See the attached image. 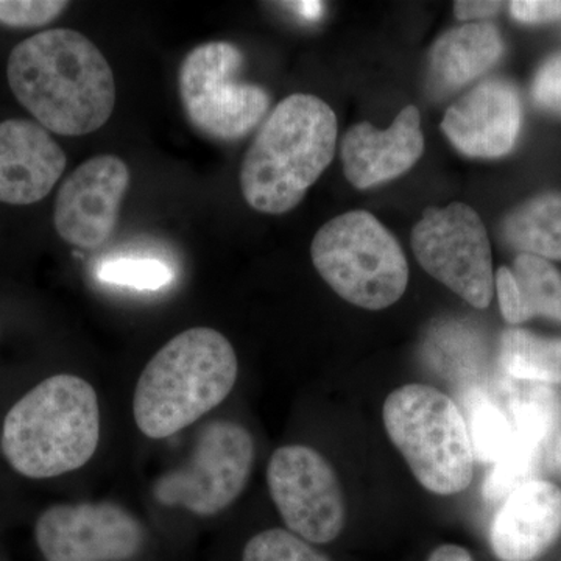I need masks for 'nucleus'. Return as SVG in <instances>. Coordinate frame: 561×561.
I'll return each mask as SVG.
<instances>
[{"mask_svg":"<svg viewBox=\"0 0 561 561\" xmlns=\"http://www.w3.org/2000/svg\"><path fill=\"white\" fill-rule=\"evenodd\" d=\"M60 0H0V24L14 28H35L49 24L68 9Z\"/></svg>","mask_w":561,"mask_h":561,"instance_id":"a878e982","label":"nucleus"},{"mask_svg":"<svg viewBox=\"0 0 561 561\" xmlns=\"http://www.w3.org/2000/svg\"><path fill=\"white\" fill-rule=\"evenodd\" d=\"M68 165L65 150L39 124L0 122V203L27 206L46 198Z\"/></svg>","mask_w":561,"mask_h":561,"instance_id":"4468645a","label":"nucleus"},{"mask_svg":"<svg viewBox=\"0 0 561 561\" xmlns=\"http://www.w3.org/2000/svg\"><path fill=\"white\" fill-rule=\"evenodd\" d=\"M423 151L420 111L409 105L387 130L368 122L350 128L342 142L343 171L354 187L368 190L408 172Z\"/></svg>","mask_w":561,"mask_h":561,"instance_id":"dca6fc26","label":"nucleus"},{"mask_svg":"<svg viewBox=\"0 0 561 561\" xmlns=\"http://www.w3.org/2000/svg\"><path fill=\"white\" fill-rule=\"evenodd\" d=\"M128 186L130 171L121 158L101 154L84 161L58 191L54 208L58 236L81 250H95L108 242Z\"/></svg>","mask_w":561,"mask_h":561,"instance_id":"f8f14e48","label":"nucleus"},{"mask_svg":"<svg viewBox=\"0 0 561 561\" xmlns=\"http://www.w3.org/2000/svg\"><path fill=\"white\" fill-rule=\"evenodd\" d=\"M427 561H474L468 549L457 545H442L427 557Z\"/></svg>","mask_w":561,"mask_h":561,"instance_id":"c756f323","label":"nucleus"},{"mask_svg":"<svg viewBox=\"0 0 561 561\" xmlns=\"http://www.w3.org/2000/svg\"><path fill=\"white\" fill-rule=\"evenodd\" d=\"M267 485L291 534L311 545H327L342 534L346 505L341 482L327 457L305 445L273 453Z\"/></svg>","mask_w":561,"mask_h":561,"instance_id":"9d476101","label":"nucleus"},{"mask_svg":"<svg viewBox=\"0 0 561 561\" xmlns=\"http://www.w3.org/2000/svg\"><path fill=\"white\" fill-rule=\"evenodd\" d=\"M35 540L47 561H127L144 546V529L113 502L51 505L35 524Z\"/></svg>","mask_w":561,"mask_h":561,"instance_id":"9b49d317","label":"nucleus"},{"mask_svg":"<svg viewBox=\"0 0 561 561\" xmlns=\"http://www.w3.org/2000/svg\"><path fill=\"white\" fill-rule=\"evenodd\" d=\"M416 260L468 305L489 308L494 294L489 234L479 214L465 203L424 210L412 231Z\"/></svg>","mask_w":561,"mask_h":561,"instance_id":"1a4fd4ad","label":"nucleus"},{"mask_svg":"<svg viewBox=\"0 0 561 561\" xmlns=\"http://www.w3.org/2000/svg\"><path fill=\"white\" fill-rule=\"evenodd\" d=\"M501 7V2H478V0L468 2V0H461V2L454 3V13L461 21L483 20V18L496 14Z\"/></svg>","mask_w":561,"mask_h":561,"instance_id":"c85d7f7f","label":"nucleus"},{"mask_svg":"<svg viewBox=\"0 0 561 561\" xmlns=\"http://www.w3.org/2000/svg\"><path fill=\"white\" fill-rule=\"evenodd\" d=\"M522 105L512 84L490 80L446 111L442 130L453 146L472 158H500L515 147Z\"/></svg>","mask_w":561,"mask_h":561,"instance_id":"ddd939ff","label":"nucleus"},{"mask_svg":"<svg viewBox=\"0 0 561 561\" xmlns=\"http://www.w3.org/2000/svg\"><path fill=\"white\" fill-rule=\"evenodd\" d=\"M546 446L540 443L524 438L513 432L511 445L502 454L501 459L494 463L485 485L483 494L491 502H504L508 496L524 485V483L535 479V472L540 467L542 453Z\"/></svg>","mask_w":561,"mask_h":561,"instance_id":"5701e85b","label":"nucleus"},{"mask_svg":"<svg viewBox=\"0 0 561 561\" xmlns=\"http://www.w3.org/2000/svg\"><path fill=\"white\" fill-rule=\"evenodd\" d=\"M242 561H331L317 551L311 542L302 540L290 530L271 529L254 535L245 549Z\"/></svg>","mask_w":561,"mask_h":561,"instance_id":"393cba45","label":"nucleus"},{"mask_svg":"<svg viewBox=\"0 0 561 561\" xmlns=\"http://www.w3.org/2000/svg\"><path fill=\"white\" fill-rule=\"evenodd\" d=\"M502 54L500 32L490 22H471L445 33L431 51V76L442 90L478 79Z\"/></svg>","mask_w":561,"mask_h":561,"instance_id":"f3484780","label":"nucleus"},{"mask_svg":"<svg viewBox=\"0 0 561 561\" xmlns=\"http://www.w3.org/2000/svg\"><path fill=\"white\" fill-rule=\"evenodd\" d=\"M523 321L542 316L561 323V275L542 257L519 254L512 268Z\"/></svg>","mask_w":561,"mask_h":561,"instance_id":"aec40b11","label":"nucleus"},{"mask_svg":"<svg viewBox=\"0 0 561 561\" xmlns=\"http://www.w3.org/2000/svg\"><path fill=\"white\" fill-rule=\"evenodd\" d=\"M383 426L416 481L440 496L461 493L474 476V453L456 402L423 383L391 391L383 402Z\"/></svg>","mask_w":561,"mask_h":561,"instance_id":"39448f33","label":"nucleus"},{"mask_svg":"<svg viewBox=\"0 0 561 561\" xmlns=\"http://www.w3.org/2000/svg\"><path fill=\"white\" fill-rule=\"evenodd\" d=\"M553 463L561 471V431L560 434L557 435L556 440H553V449H552Z\"/></svg>","mask_w":561,"mask_h":561,"instance_id":"2f4dec72","label":"nucleus"},{"mask_svg":"<svg viewBox=\"0 0 561 561\" xmlns=\"http://www.w3.org/2000/svg\"><path fill=\"white\" fill-rule=\"evenodd\" d=\"M513 432L548 446L559 430L561 397L549 386L531 383L511 404Z\"/></svg>","mask_w":561,"mask_h":561,"instance_id":"4be33fe9","label":"nucleus"},{"mask_svg":"<svg viewBox=\"0 0 561 561\" xmlns=\"http://www.w3.org/2000/svg\"><path fill=\"white\" fill-rule=\"evenodd\" d=\"M7 79L41 127L61 136L101 130L116 105L108 61L90 38L70 28L36 33L18 44Z\"/></svg>","mask_w":561,"mask_h":561,"instance_id":"f257e3e1","label":"nucleus"},{"mask_svg":"<svg viewBox=\"0 0 561 561\" xmlns=\"http://www.w3.org/2000/svg\"><path fill=\"white\" fill-rule=\"evenodd\" d=\"M560 535V486L531 479L502 502L491 523V551L500 561H535Z\"/></svg>","mask_w":561,"mask_h":561,"instance_id":"2eb2a0df","label":"nucleus"},{"mask_svg":"<svg viewBox=\"0 0 561 561\" xmlns=\"http://www.w3.org/2000/svg\"><path fill=\"white\" fill-rule=\"evenodd\" d=\"M243 54L228 41L194 47L181 61L179 92L195 130L210 139L238 140L253 131L271 108V95L239 79Z\"/></svg>","mask_w":561,"mask_h":561,"instance_id":"0eeeda50","label":"nucleus"},{"mask_svg":"<svg viewBox=\"0 0 561 561\" xmlns=\"http://www.w3.org/2000/svg\"><path fill=\"white\" fill-rule=\"evenodd\" d=\"M534 99L542 108L561 113V55L546 61L534 83Z\"/></svg>","mask_w":561,"mask_h":561,"instance_id":"bb28decb","label":"nucleus"},{"mask_svg":"<svg viewBox=\"0 0 561 561\" xmlns=\"http://www.w3.org/2000/svg\"><path fill=\"white\" fill-rule=\"evenodd\" d=\"M504 236L524 254L561 261V195H541L513 210Z\"/></svg>","mask_w":561,"mask_h":561,"instance_id":"a211bd4d","label":"nucleus"},{"mask_svg":"<svg viewBox=\"0 0 561 561\" xmlns=\"http://www.w3.org/2000/svg\"><path fill=\"white\" fill-rule=\"evenodd\" d=\"M511 11L522 22H548L561 18V2H512Z\"/></svg>","mask_w":561,"mask_h":561,"instance_id":"cd10ccee","label":"nucleus"},{"mask_svg":"<svg viewBox=\"0 0 561 561\" xmlns=\"http://www.w3.org/2000/svg\"><path fill=\"white\" fill-rule=\"evenodd\" d=\"M99 442L101 409L94 387L79 376L55 375L7 413L0 448L14 471L50 479L84 467Z\"/></svg>","mask_w":561,"mask_h":561,"instance_id":"20e7f679","label":"nucleus"},{"mask_svg":"<svg viewBox=\"0 0 561 561\" xmlns=\"http://www.w3.org/2000/svg\"><path fill=\"white\" fill-rule=\"evenodd\" d=\"M253 460L254 442L245 427L234 421H213L203 427L190 460L154 482L153 497L164 507L217 515L245 490Z\"/></svg>","mask_w":561,"mask_h":561,"instance_id":"6e6552de","label":"nucleus"},{"mask_svg":"<svg viewBox=\"0 0 561 561\" xmlns=\"http://www.w3.org/2000/svg\"><path fill=\"white\" fill-rule=\"evenodd\" d=\"M98 278L113 286L136 290H160L175 278L171 265L154 257L119 256L102 261Z\"/></svg>","mask_w":561,"mask_h":561,"instance_id":"b1692460","label":"nucleus"},{"mask_svg":"<svg viewBox=\"0 0 561 561\" xmlns=\"http://www.w3.org/2000/svg\"><path fill=\"white\" fill-rule=\"evenodd\" d=\"M465 411L474 459L496 463L512 442L511 419L478 389L465 394Z\"/></svg>","mask_w":561,"mask_h":561,"instance_id":"412c9836","label":"nucleus"},{"mask_svg":"<svg viewBox=\"0 0 561 561\" xmlns=\"http://www.w3.org/2000/svg\"><path fill=\"white\" fill-rule=\"evenodd\" d=\"M317 272L339 297L368 311L394 305L409 283L404 251L393 234L365 210L324 224L313 238Z\"/></svg>","mask_w":561,"mask_h":561,"instance_id":"423d86ee","label":"nucleus"},{"mask_svg":"<svg viewBox=\"0 0 561 561\" xmlns=\"http://www.w3.org/2000/svg\"><path fill=\"white\" fill-rule=\"evenodd\" d=\"M500 362L504 371L518 381L561 386V339L507 331L501 339Z\"/></svg>","mask_w":561,"mask_h":561,"instance_id":"6ab92c4d","label":"nucleus"},{"mask_svg":"<svg viewBox=\"0 0 561 561\" xmlns=\"http://www.w3.org/2000/svg\"><path fill=\"white\" fill-rule=\"evenodd\" d=\"M238 373L236 351L219 331L181 332L139 376L133 398L136 426L154 440L171 437L227 400Z\"/></svg>","mask_w":561,"mask_h":561,"instance_id":"7ed1b4c3","label":"nucleus"},{"mask_svg":"<svg viewBox=\"0 0 561 561\" xmlns=\"http://www.w3.org/2000/svg\"><path fill=\"white\" fill-rule=\"evenodd\" d=\"M286 7L300 14L302 20L317 21L323 14V3L321 2H287Z\"/></svg>","mask_w":561,"mask_h":561,"instance_id":"7c9ffc66","label":"nucleus"},{"mask_svg":"<svg viewBox=\"0 0 561 561\" xmlns=\"http://www.w3.org/2000/svg\"><path fill=\"white\" fill-rule=\"evenodd\" d=\"M337 144V117L311 94H291L264 121L247 150L241 190L260 213H289L331 164Z\"/></svg>","mask_w":561,"mask_h":561,"instance_id":"f03ea898","label":"nucleus"}]
</instances>
